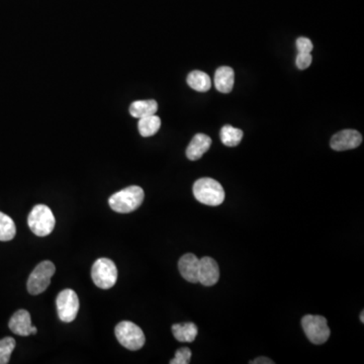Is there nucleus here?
Returning <instances> with one entry per match:
<instances>
[{"mask_svg": "<svg viewBox=\"0 0 364 364\" xmlns=\"http://www.w3.org/2000/svg\"><path fill=\"white\" fill-rule=\"evenodd\" d=\"M58 316L62 322L70 323L76 319L79 311V299L76 292L70 288L62 290L56 299Z\"/></svg>", "mask_w": 364, "mask_h": 364, "instance_id": "obj_8", "label": "nucleus"}, {"mask_svg": "<svg viewBox=\"0 0 364 364\" xmlns=\"http://www.w3.org/2000/svg\"><path fill=\"white\" fill-rule=\"evenodd\" d=\"M250 364H273L272 361L266 357H259V358H256L255 361H250Z\"/></svg>", "mask_w": 364, "mask_h": 364, "instance_id": "obj_25", "label": "nucleus"}, {"mask_svg": "<svg viewBox=\"0 0 364 364\" xmlns=\"http://www.w3.org/2000/svg\"><path fill=\"white\" fill-rule=\"evenodd\" d=\"M55 265L51 261H43L38 264L30 275L28 290L33 296L42 294L50 286L51 279L55 273Z\"/></svg>", "mask_w": 364, "mask_h": 364, "instance_id": "obj_7", "label": "nucleus"}, {"mask_svg": "<svg viewBox=\"0 0 364 364\" xmlns=\"http://www.w3.org/2000/svg\"><path fill=\"white\" fill-rule=\"evenodd\" d=\"M92 277L98 288L109 290L116 283L118 269L113 260L109 258H100L92 266Z\"/></svg>", "mask_w": 364, "mask_h": 364, "instance_id": "obj_6", "label": "nucleus"}, {"mask_svg": "<svg viewBox=\"0 0 364 364\" xmlns=\"http://www.w3.org/2000/svg\"><path fill=\"white\" fill-rule=\"evenodd\" d=\"M197 327L193 323L184 324H174L172 326V333L180 342H193L197 336Z\"/></svg>", "mask_w": 364, "mask_h": 364, "instance_id": "obj_16", "label": "nucleus"}, {"mask_svg": "<svg viewBox=\"0 0 364 364\" xmlns=\"http://www.w3.org/2000/svg\"><path fill=\"white\" fill-rule=\"evenodd\" d=\"M30 229L39 237H46L53 232L56 220L51 208L45 204L34 206L28 217Z\"/></svg>", "mask_w": 364, "mask_h": 364, "instance_id": "obj_3", "label": "nucleus"}, {"mask_svg": "<svg viewBox=\"0 0 364 364\" xmlns=\"http://www.w3.org/2000/svg\"><path fill=\"white\" fill-rule=\"evenodd\" d=\"M191 350L187 347L178 349L175 357L170 361V364H189L191 363Z\"/></svg>", "mask_w": 364, "mask_h": 364, "instance_id": "obj_22", "label": "nucleus"}, {"mask_svg": "<svg viewBox=\"0 0 364 364\" xmlns=\"http://www.w3.org/2000/svg\"><path fill=\"white\" fill-rule=\"evenodd\" d=\"M301 326L308 339L316 345L326 343L330 338V329L323 316L307 314L301 319Z\"/></svg>", "mask_w": 364, "mask_h": 364, "instance_id": "obj_5", "label": "nucleus"}, {"mask_svg": "<svg viewBox=\"0 0 364 364\" xmlns=\"http://www.w3.org/2000/svg\"><path fill=\"white\" fill-rule=\"evenodd\" d=\"M8 327L10 330L19 336L32 335L36 333V328L32 325L31 314L25 310H19L10 318Z\"/></svg>", "mask_w": 364, "mask_h": 364, "instance_id": "obj_10", "label": "nucleus"}, {"mask_svg": "<svg viewBox=\"0 0 364 364\" xmlns=\"http://www.w3.org/2000/svg\"><path fill=\"white\" fill-rule=\"evenodd\" d=\"M363 143V136L355 130H344L335 133L331 139V148L335 151L355 149Z\"/></svg>", "mask_w": 364, "mask_h": 364, "instance_id": "obj_9", "label": "nucleus"}, {"mask_svg": "<svg viewBox=\"0 0 364 364\" xmlns=\"http://www.w3.org/2000/svg\"><path fill=\"white\" fill-rule=\"evenodd\" d=\"M16 340L12 337L3 338L0 340V364L10 363L12 351L16 348Z\"/></svg>", "mask_w": 364, "mask_h": 364, "instance_id": "obj_21", "label": "nucleus"}, {"mask_svg": "<svg viewBox=\"0 0 364 364\" xmlns=\"http://www.w3.org/2000/svg\"><path fill=\"white\" fill-rule=\"evenodd\" d=\"M161 127V120L159 116L153 115L140 118L138 128L143 137H151L158 132Z\"/></svg>", "mask_w": 364, "mask_h": 364, "instance_id": "obj_18", "label": "nucleus"}, {"mask_svg": "<svg viewBox=\"0 0 364 364\" xmlns=\"http://www.w3.org/2000/svg\"><path fill=\"white\" fill-rule=\"evenodd\" d=\"M220 268L215 259L208 256L200 259L199 282L204 286H213L219 281Z\"/></svg>", "mask_w": 364, "mask_h": 364, "instance_id": "obj_11", "label": "nucleus"}, {"mask_svg": "<svg viewBox=\"0 0 364 364\" xmlns=\"http://www.w3.org/2000/svg\"><path fill=\"white\" fill-rule=\"evenodd\" d=\"M115 334L120 345L129 350H140L145 344L146 338L144 332L130 321L118 323L115 329Z\"/></svg>", "mask_w": 364, "mask_h": 364, "instance_id": "obj_4", "label": "nucleus"}, {"mask_svg": "<svg viewBox=\"0 0 364 364\" xmlns=\"http://www.w3.org/2000/svg\"><path fill=\"white\" fill-rule=\"evenodd\" d=\"M193 195L200 204L217 206L225 200V191L221 183L213 178H200L193 184Z\"/></svg>", "mask_w": 364, "mask_h": 364, "instance_id": "obj_2", "label": "nucleus"}, {"mask_svg": "<svg viewBox=\"0 0 364 364\" xmlns=\"http://www.w3.org/2000/svg\"><path fill=\"white\" fill-rule=\"evenodd\" d=\"M363 314H364V313H363H363H361V323H364V320H363Z\"/></svg>", "mask_w": 364, "mask_h": 364, "instance_id": "obj_26", "label": "nucleus"}, {"mask_svg": "<svg viewBox=\"0 0 364 364\" xmlns=\"http://www.w3.org/2000/svg\"><path fill=\"white\" fill-rule=\"evenodd\" d=\"M178 268L185 281L191 283L199 282L200 259L195 254H184L178 262Z\"/></svg>", "mask_w": 364, "mask_h": 364, "instance_id": "obj_12", "label": "nucleus"}, {"mask_svg": "<svg viewBox=\"0 0 364 364\" xmlns=\"http://www.w3.org/2000/svg\"><path fill=\"white\" fill-rule=\"evenodd\" d=\"M297 48L299 53H311L314 48L313 43L310 39L301 36L297 40Z\"/></svg>", "mask_w": 364, "mask_h": 364, "instance_id": "obj_24", "label": "nucleus"}, {"mask_svg": "<svg viewBox=\"0 0 364 364\" xmlns=\"http://www.w3.org/2000/svg\"><path fill=\"white\" fill-rule=\"evenodd\" d=\"M243 131L226 125L221 130V140L227 147H236L242 141Z\"/></svg>", "mask_w": 364, "mask_h": 364, "instance_id": "obj_19", "label": "nucleus"}, {"mask_svg": "<svg viewBox=\"0 0 364 364\" xmlns=\"http://www.w3.org/2000/svg\"><path fill=\"white\" fill-rule=\"evenodd\" d=\"M187 84L195 92H208L212 87V81L206 73L195 70L189 73L187 76Z\"/></svg>", "mask_w": 364, "mask_h": 364, "instance_id": "obj_17", "label": "nucleus"}, {"mask_svg": "<svg viewBox=\"0 0 364 364\" xmlns=\"http://www.w3.org/2000/svg\"><path fill=\"white\" fill-rule=\"evenodd\" d=\"M313 61L311 53H299L297 56L296 64L299 70H305L309 68Z\"/></svg>", "mask_w": 364, "mask_h": 364, "instance_id": "obj_23", "label": "nucleus"}, {"mask_svg": "<svg viewBox=\"0 0 364 364\" xmlns=\"http://www.w3.org/2000/svg\"><path fill=\"white\" fill-rule=\"evenodd\" d=\"M212 146V139L204 133H197L186 149V157L191 161L199 160Z\"/></svg>", "mask_w": 364, "mask_h": 364, "instance_id": "obj_13", "label": "nucleus"}, {"mask_svg": "<svg viewBox=\"0 0 364 364\" xmlns=\"http://www.w3.org/2000/svg\"><path fill=\"white\" fill-rule=\"evenodd\" d=\"M235 73L231 67H219L215 73V86L222 94H230L234 87Z\"/></svg>", "mask_w": 364, "mask_h": 364, "instance_id": "obj_14", "label": "nucleus"}, {"mask_svg": "<svg viewBox=\"0 0 364 364\" xmlns=\"http://www.w3.org/2000/svg\"><path fill=\"white\" fill-rule=\"evenodd\" d=\"M17 234L16 224L12 217L0 212V241L12 240Z\"/></svg>", "mask_w": 364, "mask_h": 364, "instance_id": "obj_20", "label": "nucleus"}, {"mask_svg": "<svg viewBox=\"0 0 364 364\" xmlns=\"http://www.w3.org/2000/svg\"><path fill=\"white\" fill-rule=\"evenodd\" d=\"M157 111L158 103L154 100L133 101L130 107L131 115L139 120L146 116L156 115Z\"/></svg>", "mask_w": 364, "mask_h": 364, "instance_id": "obj_15", "label": "nucleus"}, {"mask_svg": "<svg viewBox=\"0 0 364 364\" xmlns=\"http://www.w3.org/2000/svg\"><path fill=\"white\" fill-rule=\"evenodd\" d=\"M145 193L140 186L127 187L111 195L109 200L111 210L120 214H129L137 210L143 202Z\"/></svg>", "mask_w": 364, "mask_h": 364, "instance_id": "obj_1", "label": "nucleus"}]
</instances>
